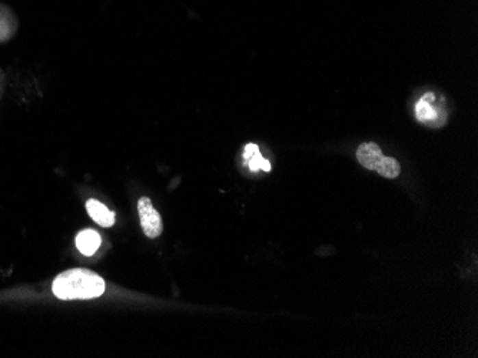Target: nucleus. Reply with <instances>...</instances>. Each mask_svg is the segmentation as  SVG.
<instances>
[{"mask_svg":"<svg viewBox=\"0 0 478 358\" xmlns=\"http://www.w3.org/2000/svg\"><path fill=\"white\" fill-rule=\"evenodd\" d=\"M106 290L105 280L97 273L85 268H73L59 274L52 291L60 300H89L101 297Z\"/></svg>","mask_w":478,"mask_h":358,"instance_id":"f257e3e1","label":"nucleus"},{"mask_svg":"<svg viewBox=\"0 0 478 358\" xmlns=\"http://www.w3.org/2000/svg\"><path fill=\"white\" fill-rule=\"evenodd\" d=\"M357 159L360 165L366 170H374L379 176L395 178L401 173V166L394 157L382 154L379 146L375 143H362L357 149Z\"/></svg>","mask_w":478,"mask_h":358,"instance_id":"f03ea898","label":"nucleus"},{"mask_svg":"<svg viewBox=\"0 0 478 358\" xmlns=\"http://www.w3.org/2000/svg\"><path fill=\"white\" fill-rule=\"evenodd\" d=\"M138 213L142 230L149 238H156L162 234L164 224L161 215L155 210L149 197H140L138 202Z\"/></svg>","mask_w":478,"mask_h":358,"instance_id":"7ed1b4c3","label":"nucleus"},{"mask_svg":"<svg viewBox=\"0 0 478 358\" xmlns=\"http://www.w3.org/2000/svg\"><path fill=\"white\" fill-rule=\"evenodd\" d=\"M88 215L93 219V221L102 225V227H112L115 224V213L110 211L105 204L101 202L90 199L86 203Z\"/></svg>","mask_w":478,"mask_h":358,"instance_id":"20e7f679","label":"nucleus"},{"mask_svg":"<svg viewBox=\"0 0 478 358\" xmlns=\"http://www.w3.org/2000/svg\"><path fill=\"white\" fill-rule=\"evenodd\" d=\"M76 247L84 256H93L101 247V236L95 230H84L76 237Z\"/></svg>","mask_w":478,"mask_h":358,"instance_id":"39448f33","label":"nucleus"},{"mask_svg":"<svg viewBox=\"0 0 478 358\" xmlns=\"http://www.w3.org/2000/svg\"><path fill=\"white\" fill-rule=\"evenodd\" d=\"M428 97H429V94L423 97V99L417 103V107H416L417 119L420 122H423V123H427V122L437 118V111H436V109L431 105L428 103Z\"/></svg>","mask_w":478,"mask_h":358,"instance_id":"423d86ee","label":"nucleus"},{"mask_svg":"<svg viewBox=\"0 0 478 358\" xmlns=\"http://www.w3.org/2000/svg\"><path fill=\"white\" fill-rule=\"evenodd\" d=\"M14 30L13 16L10 12H6L3 8H0V42L8 40Z\"/></svg>","mask_w":478,"mask_h":358,"instance_id":"0eeeda50","label":"nucleus"},{"mask_svg":"<svg viewBox=\"0 0 478 358\" xmlns=\"http://www.w3.org/2000/svg\"><path fill=\"white\" fill-rule=\"evenodd\" d=\"M262 163H264V157L261 156V153H255L248 161H247V165H249V169L252 171H258L262 169Z\"/></svg>","mask_w":478,"mask_h":358,"instance_id":"6e6552de","label":"nucleus"},{"mask_svg":"<svg viewBox=\"0 0 478 358\" xmlns=\"http://www.w3.org/2000/svg\"><path fill=\"white\" fill-rule=\"evenodd\" d=\"M260 152V149H258V146L257 144H253V143H251V144H247V148H245V150H244V159H245V163L255 154V153H258Z\"/></svg>","mask_w":478,"mask_h":358,"instance_id":"1a4fd4ad","label":"nucleus"},{"mask_svg":"<svg viewBox=\"0 0 478 358\" xmlns=\"http://www.w3.org/2000/svg\"><path fill=\"white\" fill-rule=\"evenodd\" d=\"M261 170H264V171H271V163H269L268 160H265V159H264L262 169H261Z\"/></svg>","mask_w":478,"mask_h":358,"instance_id":"9d476101","label":"nucleus"}]
</instances>
